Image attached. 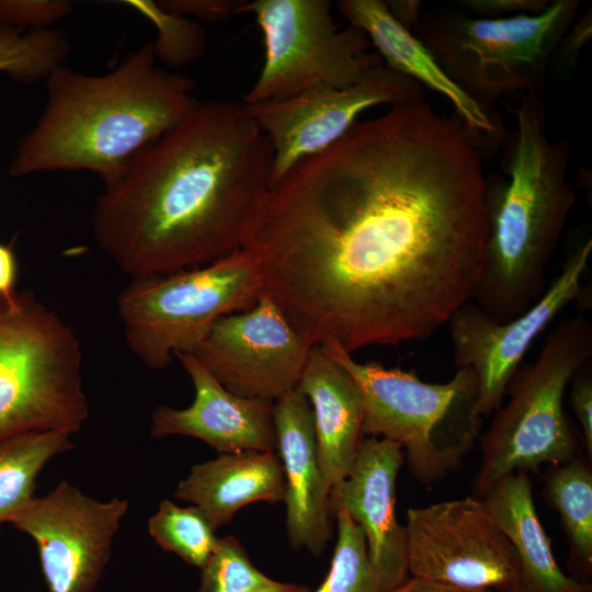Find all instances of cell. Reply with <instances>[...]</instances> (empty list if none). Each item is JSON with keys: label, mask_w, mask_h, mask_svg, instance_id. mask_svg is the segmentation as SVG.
<instances>
[{"label": "cell", "mask_w": 592, "mask_h": 592, "mask_svg": "<svg viewBox=\"0 0 592 592\" xmlns=\"http://www.w3.org/2000/svg\"><path fill=\"white\" fill-rule=\"evenodd\" d=\"M265 291L260 262L240 249L209 264L132 277L117 312L125 341L147 367L193 353L217 319L251 308Z\"/></svg>", "instance_id": "8"}, {"label": "cell", "mask_w": 592, "mask_h": 592, "mask_svg": "<svg viewBox=\"0 0 592 592\" xmlns=\"http://www.w3.org/2000/svg\"><path fill=\"white\" fill-rule=\"evenodd\" d=\"M338 538L323 582L309 592H380L378 577L368 557L362 528L344 510H338Z\"/></svg>", "instance_id": "28"}, {"label": "cell", "mask_w": 592, "mask_h": 592, "mask_svg": "<svg viewBox=\"0 0 592 592\" xmlns=\"http://www.w3.org/2000/svg\"><path fill=\"white\" fill-rule=\"evenodd\" d=\"M88 415L72 328L31 291L0 297V441L33 431L73 434Z\"/></svg>", "instance_id": "7"}, {"label": "cell", "mask_w": 592, "mask_h": 592, "mask_svg": "<svg viewBox=\"0 0 592 592\" xmlns=\"http://www.w3.org/2000/svg\"><path fill=\"white\" fill-rule=\"evenodd\" d=\"M481 499L510 542L527 588L533 592H592L591 584L567 576L558 566L536 512L527 471L501 478Z\"/></svg>", "instance_id": "22"}, {"label": "cell", "mask_w": 592, "mask_h": 592, "mask_svg": "<svg viewBox=\"0 0 592 592\" xmlns=\"http://www.w3.org/2000/svg\"><path fill=\"white\" fill-rule=\"evenodd\" d=\"M321 345V344H320ZM345 367L364 399L363 435L399 444L412 476L431 485L462 467L479 436L477 378L457 368L443 384L413 372L360 363L335 345H323Z\"/></svg>", "instance_id": "5"}, {"label": "cell", "mask_w": 592, "mask_h": 592, "mask_svg": "<svg viewBox=\"0 0 592 592\" xmlns=\"http://www.w3.org/2000/svg\"><path fill=\"white\" fill-rule=\"evenodd\" d=\"M569 402L580 423L584 446L592 456V372L591 361L582 365L571 377Z\"/></svg>", "instance_id": "31"}, {"label": "cell", "mask_w": 592, "mask_h": 592, "mask_svg": "<svg viewBox=\"0 0 592 592\" xmlns=\"http://www.w3.org/2000/svg\"><path fill=\"white\" fill-rule=\"evenodd\" d=\"M272 166L271 144L243 103L196 101L104 185L95 241L130 277L209 264L242 249Z\"/></svg>", "instance_id": "2"}, {"label": "cell", "mask_w": 592, "mask_h": 592, "mask_svg": "<svg viewBox=\"0 0 592 592\" xmlns=\"http://www.w3.org/2000/svg\"><path fill=\"white\" fill-rule=\"evenodd\" d=\"M297 387L311 407L319 462L332 490L348 476L364 437L361 388L320 344L311 349Z\"/></svg>", "instance_id": "20"}, {"label": "cell", "mask_w": 592, "mask_h": 592, "mask_svg": "<svg viewBox=\"0 0 592 592\" xmlns=\"http://www.w3.org/2000/svg\"><path fill=\"white\" fill-rule=\"evenodd\" d=\"M69 52L66 34L54 29L24 30L0 23V73L21 83L47 77Z\"/></svg>", "instance_id": "25"}, {"label": "cell", "mask_w": 592, "mask_h": 592, "mask_svg": "<svg viewBox=\"0 0 592 592\" xmlns=\"http://www.w3.org/2000/svg\"><path fill=\"white\" fill-rule=\"evenodd\" d=\"M579 7L577 0H556L538 14L503 19L442 13L423 26L420 39L480 104L538 93Z\"/></svg>", "instance_id": "9"}, {"label": "cell", "mask_w": 592, "mask_h": 592, "mask_svg": "<svg viewBox=\"0 0 592 592\" xmlns=\"http://www.w3.org/2000/svg\"><path fill=\"white\" fill-rule=\"evenodd\" d=\"M487 181L458 119L423 99L357 121L270 185L242 249L315 344L421 341L473 301Z\"/></svg>", "instance_id": "1"}, {"label": "cell", "mask_w": 592, "mask_h": 592, "mask_svg": "<svg viewBox=\"0 0 592 592\" xmlns=\"http://www.w3.org/2000/svg\"><path fill=\"white\" fill-rule=\"evenodd\" d=\"M392 16L409 30L420 20V1H385Z\"/></svg>", "instance_id": "37"}, {"label": "cell", "mask_w": 592, "mask_h": 592, "mask_svg": "<svg viewBox=\"0 0 592 592\" xmlns=\"http://www.w3.org/2000/svg\"><path fill=\"white\" fill-rule=\"evenodd\" d=\"M156 59L148 42L103 75L57 67L46 79V106L19 144L9 174L86 170L104 185L115 180L197 101L194 81L157 67Z\"/></svg>", "instance_id": "3"}, {"label": "cell", "mask_w": 592, "mask_h": 592, "mask_svg": "<svg viewBox=\"0 0 592 592\" xmlns=\"http://www.w3.org/2000/svg\"><path fill=\"white\" fill-rule=\"evenodd\" d=\"M592 357V327L580 315L565 318L548 334L535 361L511 378L510 399L480 439L481 462L474 481L482 498L501 478L578 457V440L563 410L573 374Z\"/></svg>", "instance_id": "6"}, {"label": "cell", "mask_w": 592, "mask_h": 592, "mask_svg": "<svg viewBox=\"0 0 592 592\" xmlns=\"http://www.w3.org/2000/svg\"><path fill=\"white\" fill-rule=\"evenodd\" d=\"M337 5L350 25L366 35L386 67L446 98L475 144L502 136L497 119L445 71L420 38L392 16L385 1L340 0Z\"/></svg>", "instance_id": "19"}, {"label": "cell", "mask_w": 592, "mask_h": 592, "mask_svg": "<svg viewBox=\"0 0 592 592\" xmlns=\"http://www.w3.org/2000/svg\"><path fill=\"white\" fill-rule=\"evenodd\" d=\"M18 262L11 244L0 243V297L11 299L16 294Z\"/></svg>", "instance_id": "35"}, {"label": "cell", "mask_w": 592, "mask_h": 592, "mask_svg": "<svg viewBox=\"0 0 592 592\" xmlns=\"http://www.w3.org/2000/svg\"><path fill=\"white\" fill-rule=\"evenodd\" d=\"M125 3L157 27L158 37L152 42L153 52L156 58L163 64L174 68L182 67L205 52L206 35L200 24L163 10L158 2L132 0Z\"/></svg>", "instance_id": "29"}, {"label": "cell", "mask_w": 592, "mask_h": 592, "mask_svg": "<svg viewBox=\"0 0 592 592\" xmlns=\"http://www.w3.org/2000/svg\"><path fill=\"white\" fill-rule=\"evenodd\" d=\"M418 99L422 87L383 62L348 88L317 86L289 99L243 105L271 144L273 184L341 139L366 110Z\"/></svg>", "instance_id": "13"}, {"label": "cell", "mask_w": 592, "mask_h": 592, "mask_svg": "<svg viewBox=\"0 0 592 592\" xmlns=\"http://www.w3.org/2000/svg\"><path fill=\"white\" fill-rule=\"evenodd\" d=\"M591 12H587L581 19L570 26L560 42L562 60L567 64L573 61L582 46L591 38Z\"/></svg>", "instance_id": "34"}, {"label": "cell", "mask_w": 592, "mask_h": 592, "mask_svg": "<svg viewBox=\"0 0 592 592\" xmlns=\"http://www.w3.org/2000/svg\"><path fill=\"white\" fill-rule=\"evenodd\" d=\"M315 344L266 292L217 319L192 355L228 391L275 401L294 390Z\"/></svg>", "instance_id": "12"}, {"label": "cell", "mask_w": 592, "mask_h": 592, "mask_svg": "<svg viewBox=\"0 0 592 592\" xmlns=\"http://www.w3.org/2000/svg\"><path fill=\"white\" fill-rule=\"evenodd\" d=\"M508 592H533L530 588H527L525 584L520 585L517 588H514Z\"/></svg>", "instance_id": "38"}, {"label": "cell", "mask_w": 592, "mask_h": 592, "mask_svg": "<svg viewBox=\"0 0 592 592\" xmlns=\"http://www.w3.org/2000/svg\"><path fill=\"white\" fill-rule=\"evenodd\" d=\"M274 426L284 471L288 544L319 556L331 534V487L319 462L311 407L298 387L274 401Z\"/></svg>", "instance_id": "18"}, {"label": "cell", "mask_w": 592, "mask_h": 592, "mask_svg": "<svg viewBox=\"0 0 592 592\" xmlns=\"http://www.w3.org/2000/svg\"><path fill=\"white\" fill-rule=\"evenodd\" d=\"M148 531L163 550L200 569L219 539L217 530L195 505L182 508L168 499L160 501L157 512L149 519Z\"/></svg>", "instance_id": "26"}, {"label": "cell", "mask_w": 592, "mask_h": 592, "mask_svg": "<svg viewBox=\"0 0 592 592\" xmlns=\"http://www.w3.org/2000/svg\"><path fill=\"white\" fill-rule=\"evenodd\" d=\"M190 376L195 397L187 408H156L150 435L198 439L219 454L246 451L274 452V401L228 391L190 353L175 355Z\"/></svg>", "instance_id": "17"}, {"label": "cell", "mask_w": 592, "mask_h": 592, "mask_svg": "<svg viewBox=\"0 0 592 592\" xmlns=\"http://www.w3.org/2000/svg\"><path fill=\"white\" fill-rule=\"evenodd\" d=\"M405 526L412 577L496 592L524 584L510 542L480 498L410 508Z\"/></svg>", "instance_id": "11"}, {"label": "cell", "mask_w": 592, "mask_h": 592, "mask_svg": "<svg viewBox=\"0 0 592 592\" xmlns=\"http://www.w3.org/2000/svg\"><path fill=\"white\" fill-rule=\"evenodd\" d=\"M476 18L503 19L543 12L550 1L547 0H460L457 1Z\"/></svg>", "instance_id": "33"}, {"label": "cell", "mask_w": 592, "mask_h": 592, "mask_svg": "<svg viewBox=\"0 0 592 592\" xmlns=\"http://www.w3.org/2000/svg\"><path fill=\"white\" fill-rule=\"evenodd\" d=\"M405 462L401 446L364 436L348 476L330 493V510H344L362 528L380 592L409 578L406 526L396 515V482Z\"/></svg>", "instance_id": "16"}, {"label": "cell", "mask_w": 592, "mask_h": 592, "mask_svg": "<svg viewBox=\"0 0 592 592\" xmlns=\"http://www.w3.org/2000/svg\"><path fill=\"white\" fill-rule=\"evenodd\" d=\"M166 11L184 16L194 15L208 22L224 21L240 13L246 0H162L157 1Z\"/></svg>", "instance_id": "32"}, {"label": "cell", "mask_w": 592, "mask_h": 592, "mask_svg": "<svg viewBox=\"0 0 592 592\" xmlns=\"http://www.w3.org/2000/svg\"><path fill=\"white\" fill-rule=\"evenodd\" d=\"M505 156L506 179L487 182L488 232L473 301L509 321L546 289V271L576 202L568 181L571 140L553 141L538 93L520 95Z\"/></svg>", "instance_id": "4"}, {"label": "cell", "mask_w": 592, "mask_h": 592, "mask_svg": "<svg viewBox=\"0 0 592 592\" xmlns=\"http://www.w3.org/2000/svg\"><path fill=\"white\" fill-rule=\"evenodd\" d=\"M67 432L33 431L0 441V526L34 497L45 465L73 447Z\"/></svg>", "instance_id": "23"}, {"label": "cell", "mask_w": 592, "mask_h": 592, "mask_svg": "<svg viewBox=\"0 0 592 592\" xmlns=\"http://www.w3.org/2000/svg\"><path fill=\"white\" fill-rule=\"evenodd\" d=\"M592 252L589 237L574 246L561 272L523 314L497 321L474 301L460 307L447 322L457 368L477 378L476 410L487 417L502 406L506 387L532 343L580 293V281Z\"/></svg>", "instance_id": "14"}, {"label": "cell", "mask_w": 592, "mask_h": 592, "mask_svg": "<svg viewBox=\"0 0 592 592\" xmlns=\"http://www.w3.org/2000/svg\"><path fill=\"white\" fill-rule=\"evenodd\" d=\"M281 459L274 452L246 451L219 454L194 465L175 489L174 497L195 505L218 530L235 513L254 502L284 501Z\"/></svg>", "instance_id": "21"}, {"label": "cell", "mask_w": 592, "mask_h": 592, "mask_svg": "<svg viewBox=\"0 0 592 592\" xmlns=\"http://www.w3.org/2000/svg\"><path fill=\"white\" fill-rule=\"evenodd\" d=\"M543 494L561 519L571 558L585 572L592 568V471L576 457L551 465L545 476Z\"/></svg>", "instance_id": "24"}, {"label": "cell", "mask_w": 592, "mask_h": 592, "mask_svg": "<svg viewBox=\"0 0 592 592\" xmlns=\"http://www.w3.org/2000/svg\"><path fill=\"white\" fill-rule=\"evenodd\" d=\"M307 585L267 577L250 560L239 539L219 537L216 548L201 569L198 592H309Z\"/></svg>", "instance_id": "27"}, {"label": "cell", "mask_w": 592, "mask_h": 592, "mask_svg": "<svg viewBox=\"0 0 592 592\" xmlns=\"http://www.w3.org/2000/svg\"><path fill=\"white\" fill-rule=\"evenodd\" d=\"M128 508L126 499L100 501L64 480L10 523L34 539L48 592H93Z\"/></svg>", "instance_id": "15"}, {"label": "cell", "mask_w": 592, "mask_h": 592, "mask_svg": "<svg viewBox=\"0 0 592 592\" xmlns=\"http://www.w3.org/2000/svg\"><path fill=\"white\" fill-rule=\"evenodd\" d=\"M263 34L264 62L242 103L293 98L310 88H348L383 64L354 26L339 30L327 0L247 1Z\"/></svg>", "instance_id": "10"}, {"label": "cell", "mask_w": 592, "mask_h": 592, "mask_svg": "<svg viewBox=\"0 0 592 592\" xmlns=\"http://www.w3.org/2000/svg\"><path fill=\"white\" fill-rule=\"evenodd\" d=\"M72 10L65 0H0V23L20 30L49 29Z\"/></svg>", "instance_id": "30"}, {"label": "cell", "mask_w": 592, "mask_h": 592, "mask_svg": "<svg viewBox=\"0 0 592 592\" xmlns=\"http://www.w3.org/2000/svg\"><path fill=\"white\" fill-rule=\"evenodd\" d=\"M391 592H496L492 590H464L425 579L409 577Z\"/></svg>", "instance_id": "36"}]
</instances>
